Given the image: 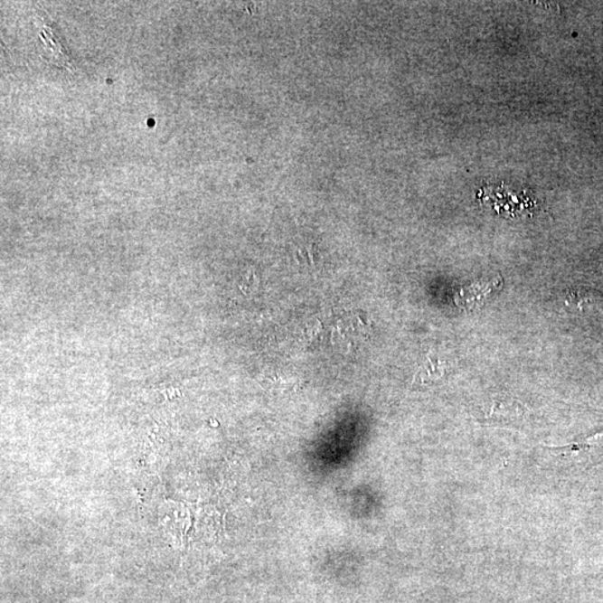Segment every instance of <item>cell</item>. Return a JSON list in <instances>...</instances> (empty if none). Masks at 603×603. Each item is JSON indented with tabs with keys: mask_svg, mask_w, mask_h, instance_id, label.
I'll use <instances>...</instances> for the list:
<instances>
[{
	"mask_svg": "<svg viewBox=\"0 0 603 603\" xmlns=\"http://www.w3.org/2000/svg\"><path fill=\"white\" fill-rule=\"evenodd\" d=\"M502 278H496L493 281L475 282L464 287L455 297L456 304L459 307L471 308L481 307L484 303L491 297L493 292L498 291L502 287Z\"/></svg>",
	"mask_w": 603,
	"mask_h": 603,
	"instance_id": "1",
	"label": "cell"
}]
</instances>
